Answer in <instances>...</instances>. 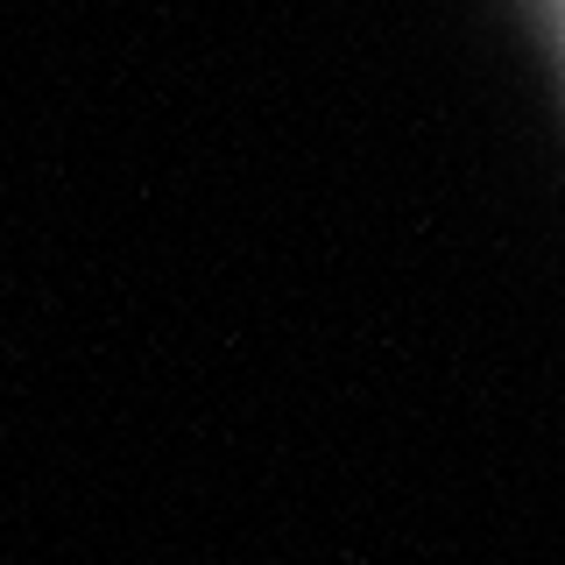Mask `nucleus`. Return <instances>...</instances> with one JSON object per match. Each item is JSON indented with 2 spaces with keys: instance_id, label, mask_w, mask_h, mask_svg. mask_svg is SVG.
Returning a JSON list of instances; mask_svg holds the SVG:
<instances>
[{
  "instance_id": "nucleus-1",
  "label": "nucleus",
  "mask_w": 565,
  "mask_h": 565,
  "mask_svg": "<svg viewBox=\"0 0 565 565\" xmlns=\"http://www.w3.org/2000/svg\"><path fill=\"white\" fill-rule=\"evenodd\" d=\"M544 22H552V43H558V64H565V0H544Z\"/></svg>"
}]
</instances>
